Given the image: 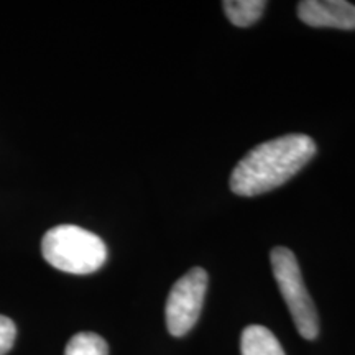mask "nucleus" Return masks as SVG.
I'll list each match as a JSON object with an SVG mask.
<instances>
[{
    "mask_svg": "<svg viewBox=\"0 0 355 355\" xmlns=\"http://www.w3.org/2000/svg\"><path fill=\"white\" fill-rule=\"evenodd\" d=\"M314 155V140L301 133L265 141L235 165L230 175V189L245 198L268 193L303 170Z\"/></svg>",
    "mask_w": 355,
    "mask_h": 355,
    "instance_id": "obj_1",
    "label": "nucleus"
},
{
    "mask_svg": "<svg viewBox=\"0 0 355 355\" xmlns=\"http://www.w3.org/2000/svg\"><path fill=\"white\" fill-rule=\"evenodd\" d=\"M17 327L10 318L0 314V355H6L15 343Z\"/></svg>",
    "mask_w": 355,
    "mask_h": 355,
    "instance_id": "obj_9",
    "label": "nucleus"
},
{
    "mask_svg": "<svg viewBox=\"0 0 355 355\" xmlns=\"http://www.w3.org/2000/svg\"><path fill=\"white\" fill-rule=\"evenodd\" d=\"M64 355H109L107 343L94 332H79L71 337Z\"/></svg>",
    "mask_w": 355,
    "mask_h": 355,
    "instance_id": "obj_8",
    "label": "nucleus"
},
{
    "mask_svg": "<svg viewBox=\"0 0 355 355\" xmlns=\"http://www.w3.org/2000/svg\"><path fill=\"white\" fill-rule=\"evenodd\" d=\"M225 15L235 26H250L263 15L266 2L263 0H227L222 3Z\"/></svg>",
    "mask_w": 355,
    "mask_h": 355,
    "instance_id": "obj_7",
    "label": "nucleus"
},
{
    "mask_svg": "<svg viewBox=\"0 0 355 355\" xmlns=\"http://www.w3.org/2000/svg\"><path fill=\"white\" fill-rule=\"evenodd\" d=\"M270 260L278 290L286 301L296 329L304 339H316L319 334L318 311L306 290L295 254L286 247H275L270 254Z\"/></svg>",
    "mask_w": 355,
    "mask_h": 355,
    "instance_id": "obj_3",
    "label": "nucleus"
},
{
    "mask_svg": "<svg viewBox=\"0 0 355 355\" xmlns=\"http://www.w3.org/2000/svg\"><path fill=\"white\" fill-rule=\"evenodd\" d=\"M207 290L206 270L191 268L173 285L166 301V326L171 336L181 337L193 329L201 314Z\"/></svg>",
    "mask_w": 355,
    "mask_h": 355,
    "instance_id": "obj_4",
    "label": "nucleus"
},
{
    "mask_svg": "<svg viewBox=\"0 0 355 355\" xmlns=\"http://www.w3.org/2000/svg\"><path fill=\"white\" fill-rule=\"evenodd\" d=\"M44 260L56 270L73 275H89L107 260V247L99 235L78 225H56L42 241Z\"/></svg>",
    "mask_w": 355,
    "mask_h": 355,
    "instance_id": "obj_2",
    "label": "nucleus"
},
{
    "mask_svg": "<svg viewBox=\"0 0 355 355\" xmlns=\"http://www.w3.org/2000/svg\"><path fill=\"white\" fill-rule=\"evenodd\" d=\"M298 17L314 28L355 30V6L345 0H304L298 3Z\"/></svg>",
    "mask_w": 355,
    "mask_h": 355,
    "instance_id": "obj_5",
    "label": "nucleus"
},
{
    "mask_svg": "<svg viewBox=\"0 0 355 355\" xmlns=\"http://www.w3.org/2000/svg\"><path fill=\"white\" fill-rule=\"evenodd\" d=\"M241 349L242 355H285L273 332L257 324L243 329Z\"/></svg>",
    "mask_w": 355,
    "mask_h": 355,
    "instance_id": "obj_6",
    "label": "nucleus"
}]
</instances>
